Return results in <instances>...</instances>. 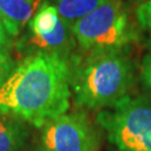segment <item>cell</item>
Segmentation results:
<instances>
[{
	"instance_id": "cell-1",
	"label": "cell",
	"mask_w": 151,
	"mask_h": 151,
	"mask_svg": "<svg viewBox=\"0 0 151 151\" xmlns=\"http://www.w3.org/2000/svg\"><path fill=\"white\" fill-rule=\"evenodd\" d=\"M72 58L28 55L0 87V114L44 128L70 109Z\"/></svg>"
},
{
	"instance_id": "cell-2",
	"label": "cell",
	"mask_w": 151,
	"mask_h": 151,
	"mask_svg": "<svg viewBox=\"0 0 151 151\" xmlns=\"http://www.w3.org/2000/svg\"><path fill=\"white\" fill-rule=\"evenodd\" d=\"M72 57L70 86L78 106L106 109L128 96L133 67L123 49L86 52Z\"/></svg>"
},
{
	"instance_id": "cell-3",
	"label": "cell",
	"mask_w": 151,
	"mask_h": 151,
	"mask_svg": "<svg viewBox=\"0 0 151 151\" xmlns=\"http://www.w3.org/2000/svg\"><path fill=\"white\" fill-rule=\"evenodd\" d=\"M76 43L84 52L123 49L138 39V32L122 0H105L73 26Z\"/></svg>"
},
{
	"instance_id": "cell-4",
	"label": "cell",
	"mask_w": 151,
	"mask_h": 151,
	"mask_svg": "<svg viewBox=\"0 0 151 151\" xmlns=\"http://www.w3.org/2000/svg\"><path fill=\"white\" fill-rule=\"evenodd\" d=\"M109 140L120 151H151V101L125 96L96 118Z\"/></svg>"
},
{
	"instance_id": "cell-5",
	"label": "cell",
	"mask_w": 151,
	"mask_h": 151,
	"mask_svg": "<svg viewBox=\"0 0 151 151\" xmlns=\"http://www.w3.org/2000/svg\"><path fill=\"white\" fill-rule=\"evenodd\" d=\"M42 147L46 151H97L99 138L84 112L65 113L43 128Z\"/></svg>"
},
{
	"instance_id": "cell-6",
	"label": "cell",
	"mask_w": 151,
	"mask_h": 151,
	"mask_svg": "<svg viewBox=\"0 0 151 151\" xmlns=\"http://www.w3.org/2000/svg\"><path fill=\"white\" fill-rule=\"evenodd\" d=\"M76 44L73 28L62 19L58 26L49 34L30 35L27 32L19 42L18 48L20 52H29V55L45 53L60 55L70 60Z\"/></svg>"
},
{
	"instance_id": "cell-7",
	"label": "cell",
	"mask_w": 151,
	"mask_h": 151,
	"mask_svg": "<svg viewBox=\"0 0 151 151\" xmlns=\"http://www.w3.org/2000/svg\"><path fill=\"white\" fill-rule=\"evenodd\" d=\"M34 0H0V15L12 39L20 35L35 10Z\"/></svg>"
},
{
	"instance_id": "cell-8",
	"label": "cell",
	"mask_w": 151,
	"mask_h": 151,
	"mask_svg": "<svg viewBox=\"0 0 151 151\" xmlns=\"http://www.w3.org/2000/svg\"><path fill=\"white\" fill-rule=\"evenodd\" d=\"M29 131L20 120L0 114V151H19L26 145Z\"/></svg>"
},
{
	"instance_id": "cell-9",
	"label": "cell",
	"mask_w": 151,
	"mask_h": 151,
	"mask_svg": "<svg viewBox=\"0 0 151 151\" xmlns=\"http://www.w3.org/2000/svg\"><path fill=\"white\" fill-rule=\"evenodd\" d=\"M54 6L60 18L73 28L76 22L84 18L105 0H46Z\"/></svg>"
},
{
	"instance_id": "cell-10",
	"label": "cell",
	"mask_w": 151,
	"mask_h": 151,
	"mask_svg": "<svg viewBox=\"0 0 151 151\" xmlns=\"http://www.w3.org/2000/svg\"><path fill=\"white\" fill-rule=\"evenodd\" d=\"M62 18L57 9L48 1L44 0L39 6L35 16L28 22V34L45 35L49 34L58 26Z\"/></svg>"
},
{
	"instance_id": "cell-11",
	"label": "cell",
	"mask_w": 151,
	"mask_h": 151,
	"mask_svg": "<svg viewBox=\"0 0 151 151\" xmlns=\"http://www.w3.org/2000/svg\"><path fill=\"white\" fill-rule=\"evenodd\" d=\"M138 24L151 38V0H145L139 4L137 10Z\"/></svg>"
},
{
	"instance_id": "cell-12",
	"label": "cell",
	"mask_w": 151,
	"mask_h": 151,
	"mask_svg": "<svg viewBox=\"0 0 151 151\" xmlns=\"http://www.w3.org/2000/svg\"><path fill=\"white\" fill-rule=\"evenodd\" d=\"M16 67L9 54H0V87Z\"/></svg>"
},
{
	"instance_id": "cell-13",
	"label": "cell",
	"mask_w": 151,
	"mask_h": 151,
	"mask_svg": "<svg viewBox=\"0 0 151 151\" xmlns=\"http://www.w3.org/2000/svg\"><path fill=\"white\" fill-rule=\"evenodd\" d=\"M141 76L146 85L151 91V56H147L142 62L141 66Z\"/></svg>"
},
{
	"instance_id": "cell-14",
	"label": "cell",
	"mask_w": 151,
	"mask_h": 151,
	"mask_svg": "<svg viewBox=\"0 0 151 151\" xmlns=\"http://www.w3.org/2000/svg\"><path fill=\"white\" fill-rule=\"evenodd\" d=\"M12 43H14V39L10 37V35L7 32L4 20H2V17L0 15V44H2L4 46L8 47V48H11Z\"/></svg>"
},
{
	"instance_id": "cell-15",
	"label": "cell",
	"mask_w": 151,
	"mask_h": 151,
	"mask_svg": "<svg viewBox=\"0 0 151 151\" xmlns=\"http://www.w3.org/2000/svg\"><path fill=\"white\" fill-rule=\"evenodd\" d=\"M9 50H10V48L4 46L2 44H0V54H9Z\"/></svg>"
},
{
	"instance_id": "cell-16",
	"label": "cell",
	"mask_w": 151,
	"mask_h": 151,
	"mask_svg": "<svg viewBox=\"0 0 151 151\" xmlns=\"http://www.w3.org/2000/svg\"><path fill=\"white\" fill-rule=\"evenodd\" d=\"M29 151H46V150L44 149L43 147H37V148H34V149H32V150Z\"/></svg>"
},
{
	"instance_id": "cell-17",
	"label": "cell",
	"mask_w": 151,
	"mask_h": 151,
	"mask_svg": "<svg viewBox=\"0 0 151 151\" xmlns=\"http://www.w3.org/2000/svg\"><path fill=\"white\" fill-rule=\"evenodd\" d=\"M142 1H145V0H140V2H142Z\"/></svg>"
}]
</instances>
